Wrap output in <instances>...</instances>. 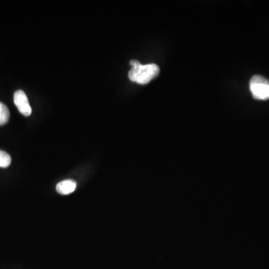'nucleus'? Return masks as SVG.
I'll return each instance as SVG.
<instances>
[{
    "label": "nucleus",
    "mask_w": 269,
    "mask_h": 269,
    "mask_svg": "<svg viewBox=\"0 0 269 269\" xmlns=\"http://www.w3.org/2000/svg\"><path fill=\"white\" fill-rule=\"evenodd\" d=\"M132 69L129 72V78L132 82L140 85L148 84L159 76L160 70L156 64H148L142 65L137 60L130 61Z\"/></svg>",
    "instance_id": "nucleus-1"
},
{
    "label": "nucleus",
    "mask_w": 269,
    "mask_h": 269,
    "mask_svg": "<svg viewBox=\"0 0 269 269\" xmlns=\"http://www.w3.org/2000/svg\"><path fill=\"white\" fill-rule=\"evenodd\" d=\"M250 91L254 99L259 100L268 99L269 80L262 76H254L250 81Z\"/></svg>",
    "instance_id": "nucleus-2"
},
{
    "label": "nucleus",
    "mask_w": 269,
    "mask_h": 269,
    "mask_svg": "<svg viewBox=\"0 0 269 269\" xmlns=\"http://www.w3.org/2000/svg\"><path fill=\"white\" fill-rule=\"evenodd\" d=\"M14 102L16 107L18 109L19 112L24 115L29 116L31 114V108L28 102L26 93L22 90H18L14 94Z\"/></svg>",
    "instance_id": "nucleus-3"
},
{
    "label": "nucleus",
    "mask_w": 269,
    "mask_h": 269,
    "mask_svg": "<svg viewBox=\"0 0 269 269\" xmlns=\"http://www.w3.org/2000/svg\"><path fill=\"white\" fill-rule=\"evenodd\" d=\"M77 182L73 180H66L57 184L56 191L63 195H68L75 191L77 188Z\"/></svg>",
    "instance_id": "nucleus-4"
},
{
    "label": "nucleus",
    "mask_w": 269,
    "mask_h": 269,
    "mask_svg": "<svg viewBox=\"0 0 269 269\" xmlns=\"http://www.w3.org/2000/svg\"><path fill=\"white\" fill-rule=\"evenodd\" d=\"M10 118V112L9 108L4 104L0 102V126L6 124Z\"/></svg>",
    "instance_id": "nucleus-5"
},
{
    "label": "nucleus",
    "mask_w": 269,
    "mask_h": 269,
    "mask_svg": "<svg viewBox=\"0 0 269 269\" xmlns=\"http://www.w3.org/2000/svg\"><path fill=\"white\" fill-rule=\"evenodd\" d=\"M12 163L10 155L3 150H0V167H7Z\"/></svg>",
    "instance_id": "nucleus-6"
}]
</instances>
